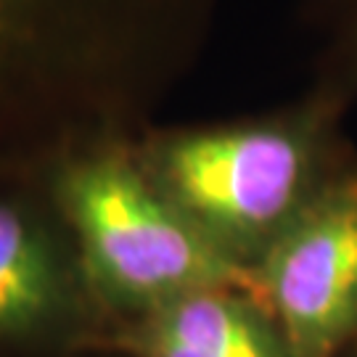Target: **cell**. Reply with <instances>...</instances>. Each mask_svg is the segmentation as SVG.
I'll return each instance as SVG.
<instances>
[{
  "label": "cell",
  "instance_id": "7",
  "mask_svg": "<svg viewBox=\"0 0 357 357\" xmlns=\"http://www.w3.org/2000/svg\"><path fill=\"white\" fill-rule=\"evenodd\" d=\"M318 85L336 90L349 103L357 98V6L342 26L339 38L333 40L331 51L323 61Z\"/></svg>",
  "mask_w": 357,
  "mask_h": 357
},
{
  "label": "cell",
  "instance_id": "6",
  "mask_svg": "<svg viewBox=\"0 0 357 357\" xmlns=\"http://www.w3.org/2000/svg\"><path fill=\"white\" fill-rule=\"evenodd\" d=\"M93 352L119 357H294L252 291L209 289L109 326Z\"/></svg>",
  "mask_w": 357,
  "mask_h": 357
},
{
  "label": "cell",
  "instance_id": "4",
  "mask_svg": "<svg viewBox=\"0 0 357 357\" xmlns=\"http://www.w3.org/2000/svg\"><path fill=\"white\" fill-rule=\"evenodd\" d=\"M106 328L43 180L0 178V357L85 355Z\"/></svg>",
  "mask_w": 357,
  "mask_h": 357
},
{
  "label": "cell",
  "instance_id": "2",
  "mask_svg": "<svg viewBox=\"0 0 357 357\" xmlns=\"http://www.w3.org/2000/svg\"><path fill=\"white\" fill-rule=\"evenodd\" d=\"M349 101L318 85L265 114L153 128L132 138L143 172L228 262L252 273L352 156Z\"/></svg>",
  "mask_w": 357,
  "mask_h": 357
},
{
  "label": "cell",
  "instance_id": "5",
  "mask_svg": "<svg viewBox=\"0 0 357 357\" xmlns=\"http://www.w3.org/2000/svg\"><path fill=\"white\" fill-rule=\"evenodd\" d=\"M249 275L294 357L357 352V153Z\"/></svg>",
  "mask_w": 357,
  "mask_h": 357
},
{
  "label": "cell",
  "instance_id": "1",
  "mask_svg": "<svg viewBox=\"0 0 357 357\" xmlns=\"http://www.w3.org/2000/svg\"><path fill=\"white\" fill-rule=\"evenodd\" d=\"M222 0H0V178L138 135L196 72Z\"/></svg>",
  "mask_w": 357,
  "mask_h": 357
},
{
  "label": "cell",
  "instance_id": "3",
  "mask_svg": "<svg viewBox=\"0 0 357 357\" xmlns=\"http://www.w3.org/2000/svg\"><path fill=\"white\" fill-rule=\"evenodd\" d=\"M132 138L79 143L38 172L106 323L132 320L209 289L255 294L252 275L215 252L149 180Z\"/></svg>",
  "mask_w": 357,
  "mask_h": 357
}]
</instances>
